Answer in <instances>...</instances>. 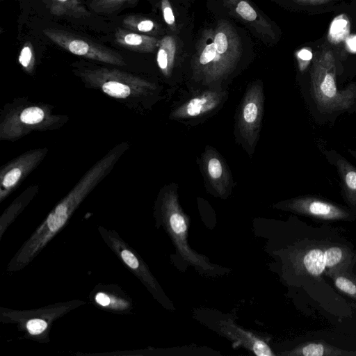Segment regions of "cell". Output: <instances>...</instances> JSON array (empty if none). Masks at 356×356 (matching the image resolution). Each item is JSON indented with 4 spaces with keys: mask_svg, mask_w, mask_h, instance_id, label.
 I'll return each instance as SVG.
<instances>
[{
    "mask_svg": "<svg viewBox=\"0 0 356 356\" xmlns=\"http://www.w3.org/2000/svg\"><path fill=\"white\" fill-rule=\"evenodd\" d=\"M209 8L213 19L200 28L190 52L194 76L207 81L232 72L253 49L244 29L237 26L215 1Z\"/></svg>",
    "mask_w": 356,
    "mask_h": 356,
    "instance_id": "1",
    "label": "cell"
},
{
    "mask_svg": "<svg viewBox=\"0 0 356 356\" xmlns=\"http://www.w3.org/2000/svg\"><path fill=\"white\" fill-rule=\"evenodd\" d=\"M355 259L346 245L314 240L299 245L291 256L296 275L309 281L336 271L350 270Z\"/></svg>",
    "mask_w": 356,
    "mask_h": 356,
    "instance_id": "2",
    "label": "cell"
},
{
    "mask_svg": "<svg viewBox=\"0 0 356 356\" xmlns=\"http://www.w3.org/2000/svg\"><path fill=\"white\" fill-rule=\"evenodd\" d=\"M336 73L334 53L324 47L314 55L310 70L312 96L318 108L323 113L345 111L356 102V85L338 88Z\"/></svg>",
    "mask_w": 356,
    "mask_h": 356,
    "instance_id": "3",
    "label": "cell"
},
{
    "mask_svg": "<svg viewBox=\"0 0 356 356\" xmlns=\"http://www.w3.org/2000/svg\"><path fill=\"white\" fill-rule=\"evenodd\" d=\"M215 2L225 15L241 24L261 43L273 46L280 39V28L252 0H215Z\"/></svg>",
    "mask_w": 356,
    "mask_h": 356,
    "instance_id": "4",
    "label": "cell"
},
{
    "mask_svg": "<svg viewBox=\"0 0 356 356\" xmlns=\"http://www.w3.org/2000/svg\"><path fill=\"white\" fill-rule=\"evenodd\" d=\"M43 33L54 43L74 55L111 64L124 65V60L118 53L70 32L45 29Z\"/></svg>",
    "mask_w": 356,
    "mask_h": 356,
    "instance_id": "5",
    "label": "cell"
},
{
    "mask_svg": "<svg viewBox=\"0 0 356 356\" xmlns=\"http://www.w3.org/2000/svg\"><path fill=\"white\" fill-rule=\"evenodd\" d=\"M285 207L296 213L321 220H353L355 218L350 210L316 196L306 195L294 198L289 201Z\"/></svg>",
    "mask_w": 356,
    "mask_h": 356,
    "instance_id": "6",
    "label": "cell"
},
{
    "mask_svg": "<svg viewBox=\"0 0 356 356\" xmlns=\"http://www.w3.org/2000/svg\"><path fill=\"white\" fill-rule=\"evenodd\" d=\"M193 28L180 34L166 33L159 40L156 62L165 75H169L179 58L191 52L193 39Z\"/></svg>",
    "mask_w": 356,
    "mask_h": 356,
    "instance_id": "7",
    "label": "cell"
},
{
    "mask_svg": "<svg viewBox=\"0 0 356 356\" xmlns=\"http://www.w3.org/2000/svg\"><path fill=\"white\" fill-rule=\"evenodd\" d=\"M155 6L167 33L180 34L193 28L189 5L184 0H156Z\"/></svg>",
    "mask_w": 356,
    "mask_h": 356,
    "instance_id": "8",
    "label": "cell"
},
{
    "mask_svg": "<svg viewBox=\"0 0 356 356\" xmlns=\"http://www.w3.org/2000/svg\"><path fill=\"white\" fill-rule=\"evenodd\" d=\"M115 40L126 49L149 53L157 49L160 38L118 29L115 33Z\"/></svg>",
    "mask_w": 356,
    "mask_h": 356,
    "instance_id": "9",
    "label": "cell"
},
{
    "mask_svg": "<svg viewBox=\"0 0 356 356\" xmlns=\"http://www.w3.org/2000/svg\"><path fill=\"white\" fill-rule=\"evenodd\" d=\"M283 355L290 356H356V351H348L326 343L314 340L302 343Z\"/></svg>",
    "mask_w": 356,
    "mask_h": 356,
    "instance_id": "10",
    "label": "cell"
},
{
    "mask_svg": "<svg viewBox=\"0 0 356 356\" xmlns=\"http://www.w3.org/2000/svg\"><path fill=\"white\" fill-rule=\"evenodd\" d=\"M335 165L341 179L346 200L356 209V167L340 156L336 160Z\"/></svg>",
    "mask_w": 356,
    "mask_h": 356,
    "instance_id": "11",
    "label": "cell"
},
{
    "mask_svg": "<svg viewBox=\"0 0 356 356\" xmlns=\"http://www.w3.org/2000/svg\"><path fill=\"white\" fill-rule=\"evenodd\" d=\"M122 23L128 30L139 33L159 38L167 33L161 22L143 15H128L124 18Z\"/></svg>",
    "mask_w": 356,
    "mask_h": 356,
    "instance_id": "12",
    "label": "cell"
},
{
    "mask_svg": "<svg viewBox=\"0 0 356 356\" xmlns=\"http://www.w3.org/2000/svg\"><path fill=\"white\" fill-rule=\"evenodd\" d=\"M169 225L172 236L182 252L190 260L197 263L196 257L190 251L186 243L187 226L184 217L177 211H173L169 216Z\"/></svg>",
    "mask_w": 356,
    "mask_h": 356,
    "instance_id": "13",
    "label": "cell"
},
{
    "mask_svg": "<svg viewBox=\"0 0 356 356\" xmlns=\"http://www.w3.org/2000/svg\"><path fill=\"white\" fill-rule=\"evenodd\" d=\"M48 6L51 13L56 16L81 17L89 15L80 0H48Z\"/></svg>",
    "mask_w": 356,
    "mask_h": 356,
    "instance_id": "14",
    "label": "cell"
},
{
    "mask_svg": "<svg viewBox=\"0 0 356 356\" xmlns=\"http://www.w3.org/2000/svg\"><path fill=\"white\" fill-rule=\"evenodd\" d=\"M327 277L340 292L356 300V276L350 270L336 271Z\"/></svg>",
    "mask_w": 356,
    "mask_h": 356,
    "instance_id": "15",
    "label": "cell"
},
{
    "mask_svg": "<svg viewBox=\"0 0 356 356\" xmlns=\"http://www.w3.org/2000/svg\"><path fill=\"white\" fill-rule=\"evenodd\" d=\"M139 0H91L90 9L99 14L111 15L120 10L135 6Z\"/></svg>",
    "mask_w": 356,
    "mask_h": 356,
    "instance_id": "16",
    "label": "cell"
},
{
    "mask_svg": "<svg viewBox=\"0 0 356 356\" xmlns=\"http://www.w3.org/2000/svg\"><path fill=\"white\" fill-rule=\"evenodd\" d=\"M216 97L205 95L192 99L186 106V113L189 116H196L214 108L217 104Z\"/></svg>",
    "mask_w": 356,
    "mask_h": 356,
    "instance_id": "17",
    "label": "cell"
},
{
    "mask_svg": "<svg viewBox=\"0 0 356 356\" xmlns=\"http://www.w3.org/2000/svg\"><path fill=\"white\" fill-rule=\"evenodd\" d=\"M102 90L107 95L116 98H125L131 93L129 86L116 81L105 82L102 85Z\"/></svg>",
    "mask_w": 356,
    "mask_h": 356,
    "instance_id": "18",
    "label": "cell"
},
{
    "mask_svg": "<svg viewBox=\"0 0 356 356\" xmlns=\"http://www.w3.org/2000/svg\"><path fill=\"white\" fill-rule=\"evenodd\" d=\"M66 211L65 206L60 204L56 207L54 213L49 216L47 225L51 231H56L65 223L67 218Z\"/></svg>",
    "mask_w": 356,
    "mask_h": 356,
    "instance_id": "19",
    "label": "cell"
},
{
    "mask_svg": "<svg viewBox=\"0 0 356 356\" xmlns=\"http://www.w3.org/2000/svg\"><path fill=\"white\" fill-rule=\"evenodd\" d=\"M44 117L43 111L38 107H29L25 108L20 115L22 122L34 124L40 122Z\"/></svg>",
    "mask_w": 356,
    "mask_h": 356,
    "instance_id": "20",
    "label": "cell"
},
{
    "mask_svg": "<svg viewBox=\"0 0 356 356\" xmlns=\"http://www.w3.org/2000/svg\"><path fill=\"white\" fill-rule=\"evenodd\" d=\"M19 63L24 68H29L34 60L33 46L31 42H26L22 48L19 55Z\"/></svg>",
    "mask_w": 356,
    "mask_h": 356,
    "instance_id": "21",
    "label": "cell"
},
{
    "mask_svg": "<svg viewBox=\"0 0 356 356\" xmlns=\"http://www.w3.org/2000/svg\"><path fill=\"white\" fill-rule=\"evenodd\" d=\"M258 116V107L254 102H249L243 109V118L247 123H253Z\"/></svg>",
    "mask_w": 356,
    "mask_h": 356,
    "instance_id": "22",
    "label": "cell"
},
{
    "mask_svg": "<svg viewBox=\"0 0 356 356\" xmlns=\"http://www.w3.org/2000/svg\"><path fill=\"white\" fill-rule=\"evenodd\" d=\"M22 172L19 168H13L6 174L3 177L2 184L6 188H9L15 185L19 177Z\"/></svg>",
    "mask_w": 356,
    "mask_h": 356,
    "instance_id": "23",
    "label": "cell"
},
{
    "mask_svg": "<svg viewBox=\"0 0 356 356\" xmlns=\"http://www.w3.org/2000/svg\"><path fill=\"white\" fill-rule=\"evenodd\" d=\"M207 168L209 175L212 179H218L220 177L222 168V165L218 159H211L208 162Z\"/></svg>",
    "mask_w": 356,
    "mask_h": 356,
    "instance_id": "24",
    "label": "cell"
},
{
    "mask_svg": "<svg viewBox=\"0 0 356 356\" xmlns=\"http://www.w3.org/2000/svg\"><path fill=\"white\" fill-rule=\"evenodd\" d=\"M47 323L41 319H32L27 323V328L31 334L42 332L47 327Z\"/></svg>",
    "mask_w": 356,
    "mask_h": 356,
    "instance_id": "25",
    "label": "cell"
},
{
    "mask_svg": "<svg viewBox=\"0 0 356 356\" xmlns=\"http://www.w3.org/2000/svg\"><path fill=\"white\" fill-rule=\"evenodd\" d=\"M298 65L301 71L304 70L312 58V54L307 49H302L297 53Z\"/></svg>",
    "mask_w": 356,
    "mask_h": 356,
    "instance_id": "26",
    "label": "cell"
},
{
    "mask_svg": "<svg viewBox=\"0 0 356 356\" xmlns=\"http://www.w3.org/2000/svg\"><path fill=\"white\" fill-rule=\"evenodd\" d=\"M124 261L131 268H137L139 263L136 257L130 251L124 250L121 253Z\"/></svg>",
    "mask_w": 356,
    "mask_h": 356,
    "instance_id": "27",
    "label": "cell"
},
{
    "mask_svg": "<svg viewBox=\"0 0 356 356\" xmlns=\"http://www.w3.org/2000/svg\"><path fill=\"white\" fill-rule=\"evenodd\" d=\"M328 1L329 0H291V3L296 6H306L320 5Z\"/></svg>",
    "mask_w": 356,
    "mask_h": 356,
    "instance_id": "28",
    "label": "cell"
},
{
    "mask_svg": "<svg viewBox=\"0 0 356 356\" xmlns=\"http://www.w3.org/2000/svg\"><path fill=\"white\" fill-rule=\"evenodd\" d=\"M96 301L103 306H106L109 304L110 299L106 295L99 293L96 296Z\"/></svg>",
    "mask_w": 356,
    "mask_h": 356,
    "instance_id": "29",
    "label": "cell"
},
{
    "mask_svg": "<svg viewBox=\"0 0 356 356\" xmlns=\"http://www.w3.org/2000/svg\"><path fill=\"white\" fill-rule=\"evenodd\" d=\"M350 154L356 159V149L349 150Z\"/></svg>",
    "mask_w": 356,
    "mask_h": 356,
    "instance_id": "30",
    "label": "cell"
},
{
    "mask_svg": "<svg viewBox=\"0 0 356 356\" xmlns=\"http://www.w3.org/2000/svg\"><path fill=\"white\" fill-rule=\"evenodd\" d=\"M189 6L197 0H184Z\"/></svg>",
    "mask_w": 356,
    "mask_h": 356,
    "instance_id": "31",
    "label": "cell"
},
{
    "mask_svg": "<svg viewBox=\"0 0 356 356\" xmlns=\"http://www.w3.org/2000/svg\"><path fill=\"white\" fill-rule=\"evenodd\" d=\"M275 1H282V0H275Z\"/></svg>",
    "mask_w": 356,
    "mask_h": 356,
    "instance_id": "32",
    "label": "cell"
}]
</instances>
